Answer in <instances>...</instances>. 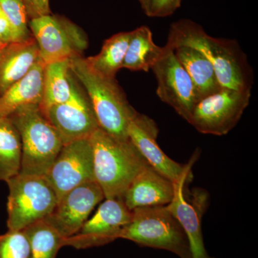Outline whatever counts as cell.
Here are the masks:
<instances>
[{
    "instance_id": "6da1fadb",
    "label": "cell",
    "mask_w": 258,
    "mask_h": 258,
    "mask_svg": "<svg viewBox=\"0 0 258 258\" xmlns=\"http://www.w3.org/2000/svg\"><path fill=\"white\" fill-rule=\"evenodd\" d=\"M166 46H189L202 52L210 61L222 88L252 90L254 74L247 55L235 40L209 35L201 25L189 19L171 24Z\"/></svg>"
},
{
    "instance_id": "7a4b0ae2",
    "label": "cell",
    "mask_w": 258,
    "mask_h": 258,
    "mask_svg": "<svg viewBox=\"0 0 258 258\" xmlns=\"http://www.w3.org/2000/svg\"><path fill=\"white\" fill-rule=\"evenodd\" d=\"M95 181L105 199L122 200L127 188L148 164L129 139L112 137L101 128L90 137Z\"/></svg>"
},
{
    "instance_id": "3957f363",
    "label": "cell",
    "mask_w": 258,
    "mask_h": 258,
    "mask_svg": "<svg viewBox=\"0 0 258 258\" xmlns=\"http://www.w3.org/2000/svg\"><path fill=\"white\" fill-rule=\"evenodd\" d=\"M70 66L87 93L100 128L115 138L128 139V123L137 111L129 103L115 78L97 72L83 56L71 59Z\"/></svg>"
},
{
    "instance_id": "277c9868",
    "label": "cell",
    "mask_w": 258,
    "mask_h": 258,
    "mask_svg": "<svg viewBox=\"0 0 258 258\" xmlns=\"http://www.w3.org/2000/svg\"><path fill=\"white\" fill-rule=\"evenodd\" d=\"M8 118L21 139L20 174L45 176L64 145L58 132L42 114L39 104L22 106Z\"/></svg>"
},
{
    "instance_id": "5b68a950",
    "label": "cell",
    "mask_w": 258,
    "mask_h": 258,
    "mask_svg": "<svg viewBox=\"0 0 258 258\" xmlns=\"http://www.w3.org/2000/svg\"><path fill=\"white\" fill-rule=\"evenodd\" d=\"M119 238L165 249L180 258H192L186 232L166 206L134 209L132 220L120 231Z\"/></svg>"
},
{
    "instance_id": "8992f818",
    "label": "cell",
    "mask_w": 258,
    "mask_h": 258,
    "mask_svg": "<svg viewBox=\"0 0 258 258\" xmlns=\"http://www.w3.org/2000/svg\"><path fill=\"white\" fill-rule=\"evenodd\" d=\"M8 230H22L45 220L53 211L58 198L44 176L19 173L6 181Z\"/></svg>"
},
{
    "instance_id": "52a82bcc",
    "label": "cell",
    "mask_w": 258,
    "mask_h": 258,
    "mask_svg": "<svg viewBox=\"0 0 258 258\" xmlns=\"http://www.w3.org/2000/svg\"><path fill=\"white\" fill-rule=\"evenodd\" d=\"M28 25L45 64L81 57L88 46L85 32L66 17L45 15L29 20Z\"/></svg>"
},
{
    "instance_id": "ba28073f",
    "label": "cell",
    "mask_w": 258,
    "mask_h": 258,
    "mask_svg": "<svg viewBox=\"0 0 258 258\" xmlns=\"http://www.w3.org/2000/svg\"><path fill=\"white\" fill-rule=\"evenodd\" d=\"M251 98V90L222 88L197 103L188 122L200 133L226 135L240 121Z\"/></svg>"
},
{
    "instance_id": "9c48e42d",
    "label": "cell",
    "mask_w": 258,
    "mask_h": 258,
    "mask_svg": "<svg viewBox=\"0 0 258 258\" xmlns=\"http://www.w3.org/2000/svg\"><path fill=\"white\" fill-rule=\"evenodd\" d=\"M42 114L58 132L63 144L89 139L100 128L87 93L74 75L71 98Z\"/></svg>"
},
{
    "instance_id": "30bf717a",
    "label": "cell",
    "mask_w": 258,
    "mask_h": 258,
    "mask_svg": "<svg viewBox=\"0 0 258 258\" xmlns=\"http://www.w3.org/2000/svg\"><path fill=\"white\" fill-rule=\"evenodd\" d=\"M164 47V54L151 69L157 80V94L188 122L198 102L195 87L174 50Z\"/></svg>"
},
{
    "instance_id": "8fae6325",
    "label": "cell",
    "mask_w": 258,
    "mask_h": 258,
    "mask_svg": "<svg viewBox=\"0 0 258 258\" xmlns=\"http://www.w3.org/2000/svg\"><path fill=\"white\" fill-rule=\"evenodd\" d=\"M57 198L80 185L94 181L93 152L90 139L64 144L45 176Z\"/></svg>"
},
{
    "instance_id": "7c38bea8",
    "label": "cell",
    "mask_w": 258,
    "mask_h": 258,
    "mask_svg": "<svg viewBox=\"0 0 258 258\" xmlns=\"http://www.w3.org/2000/svg\"><path fill=\"white\" fill-rule=\"evenodd\" d=\"M159 127L152 118L138 111L129 121L127 136L149 165L173 183L189 179L194 160L188 164L176 162L161 150L157 143Z\"/></svg>"
},
{
    "instance_id": "4fadbf2b",
    "label": "cell",
    "mask_w": 258,
    "mask_h": 258,
    "mask_svg": "<svg viewBox=\"0 0 258 258\" xmlns=\"http://www.w3.org/2000/svg\"><path fill=\"white\" fill-rule=\"evenodd\" d=\"M132 211L120 199H106L92 218L88 220L81 230L64 239V246L76 249L105 245L119 239L120 231L130 222Z\"/></svg>"
},
{
    "instance_id": "5bb4252c",
    "label": "cell",
    "mask_w": 258,
    "mask_h": 258,
    "mask_svg": "<svg viewBox=\"0 0 258 258\" xmlns=\"http://www.w3.org/2000/svg\"><path fill=\"white\" fill-rule=\"evenodd\" d=\"M105 199L96 181H88L61 197L45 221L64 238L77 233L87 221L93 209Z\"/></svg>"
},
{
    "instance_id": "9a60e30c",
    "label": "cell",
    "mask_w": 258,
    "mask_h": 258,
    "mask_svg": "<svg viewBox=\"0 0 258 258\" xmlns=\"http://www.w3.org/2000/svg\"><path fill=\"white\" fill-rule=\"evenodd\" d=\"M174 191V183L147 165L134 178L122 200L131 211L145 207L166 206L172 200Z\"/></svg>"
},
{
    "instance_id": "2e32d148",
    "label": "cell",
    "mask_w": 258,
    "mask_h": 258,
    "mask_svg": "<svg viewBox=\"0 0 258 258\" xmlns=\"http://www.w3.org/2000/svg\"><path fill=\"white\" fill-rule=\"evenodd\" d=\"M34 37L7 44L0 50V96L23 79L40 60Z\"/></svg>"
},
{
    "instance_id": "e0dca14e",
    "label": "cell",
    "mask_w": 258,
    "mask_h": 258,
    "mask_svg": "<svg viewBox=\"0 0 258 258\" xmlns=\"http://www.w3.org/2000/svg\"><path fill=\"white\" fill-rule=\"evenodd\" d=\"M188 179H182L175 184V191L172 200L166 208L176 217L183 227L191 248L192 258H211L208 255L204 244L201 228V217L205 205H200L203 200L198 205H193L186 201L184 198V187Z\"/></svg>"
},
{
    "instance_id": "ac0fdd59",
    "label": "cell",
    "mask_w": 258,
    "mask_h": 258,
    "mask_svg": "<svg viewBox=\"0 0 258 258\" xmlns=\"http://www.w3.org/2000/svg\"><path fill=\"white\" fill-rule=\"evenodd\" d=\"M45 66L40 59L23 79L0 96V120L8 118L22 106L40 103Z\"/></svg>"
},
{
    "instance_id": "d6986e66",
    "label": "cell",
    "mask_w": 258,
    "mask_h": 258,
    "mask_svg": "<svg viewBox=\"0 0 258 258\" xmlns=\"http://www.w3.org/2000/svg\"><path fill=\"white\" fill-rule=\"evenodd\" d=\"M174 51L192 81L198 101L222 88L213 66L200 51L189 46L176 47Z\"/></svg>"
},
{
    "instance_id": "ffe728a7",
    "label": "cell",
    "mask_w": 258,
    "mask_h": 258,
    "mask_svg": "<svg viewBox=\"0 0 258 258\" xmlns=\"http://www.w3.org/2000/svg\"><path fill=\"white\" fill-rule=\"evenodd\" d=\"M74 74L70 60L58 61L45 66L41 101L39 108L42 113L50 107L64 103L72 94Z\"/></svg>"
},
{
    "instance_id": "44dd1931",
    "label": "cell",
    "mask_w": 258,
    "mask_h": 258,
    "mask_svg": "<svg viewBox=\"0 0 258 258\" xmlns=\"http://www.w3.org/2000/svg\"><path fill=\"white\" fill-rule=\"evenodd\" d=\"M164 51L165 47L159 46L154 42L149 27H139L132 31L122 69L148 72L161 58Z\"/></svg>"
},
{
    "instance_id": "7402d4cb",
    "label": "cell",
    "mask_w": 258,
    "mask_h": 258,
    "mask_svg": "<svg viewBox=\"0 0 258 258\" xmlns=\"http://www.w3.org/2000/svg\"><path fill=\"white\" fill-rule=\"evenodd\" d=\"M132 31L115 34L103 42L98 55L86 57V61L97 72L108 78H115L122 69Z\"/></svg>"
},
{
    "instance_id": "603a6c76",
    "label": "cell",
    "mask_w": 258,
    "mask_h": 258,
    "mask_svg": "<svg viewBox=\"0 0 258 258\" xmlns=\"http://www.w3.org/2000/svg\"><path fill=\"white\" fill-rule=\"evenodd\" d=\"M20 134L10 118L0 120V181L18 175L21 169Z\"/></svg>"
},
{
    "instance_id": "cb8c5ba5",
    "label": "cell",
    "mask_w": 258,
    "mask_h": 258,
    "mask_svg": "<svg viewBox=\"0 0 258 258\" xmlns=\"http://www.w3.org/2000/svg\"><path fill=\"white\" fill-rule=\"evenodd\" d=\"M24 230L30 242V258H56L61 247H64L66 238L45 220L35 222Z\"/></svg>"
},
{
    "instance_id": "d4e9b609",
    "label": "cell",
    "mask_w": 258,
    "mask_h": 258,
    "mask_svg": "<svg viewBox=\"0 0 258 258\" xmlns=\"http://www.w3.org/2000/svg\"><path fill=\"white\" fill-rule=\"evenodd\" d=\"M31 247L25 230H8L0 235V258H30Z\"/></svg>"
},
{
    "instance_id": "484cf974",
    "label": "cell",
    "mask_w": 258,
    "mask_h": 258,
    "mask_svg": "<svg viewBox=\"0 0 258 258\" xmlns=\"http://www.w3.org/2000/svg\"><path fill=\"white\" fill-rule=\"evenodd\" d=\"M0 8L13 26L23 36H32L29 29V19L23 0H0Z\"/></svg>"
},
{
    "instance_id": "4316f807",
    "label": "cell",
    "mask_w": 258,
    "mask_h": 258,
    "mask_svg": "<svg viewBox=\"0 0 258 258\" xmlns=\"http://www.w3.org/2000/svg\"><path fill=\"white\" fill-rule=\"evenodd\" d=\"M182 0H153L147 13L150 18H166L171 16L181 7Z\"/></svg>"
},
{
    "instance_id": "83f0119b",
    "label": "cell",
    "mask_w": 258,
    "mask_h": 258,
    "mask_svg": "<svg viewBox=\"0 0 258 258\" xmlns=\"http://www.w3.org/2000/svg\"><path fill=\"white\" fill-rule=\"evenodd\" d=\"M25 37L13 26L8 17L0 8V40L5 44L23 41Z\"/></svg>"
},
{
    "instance_id": "f1b7e54d",
    "label": "cell",
    "mask_w": 258,
    "mask_h": 258,
    "mask_svg": "<svg viewBox=\"0 0 258 258\" xmlns=\"http://www.w3.org/2000/svg\"><path fill=\"white\" fill-rule=\"evenodd\" d=\"M29 20L51 14L50 0H23Z\"/></svg>"
},
{
    "instance_id": "f546056e",
    "label": "cell",
    "mask_w": 258,
    "mask_h": 258,
    "mask_svg": "<svg viewBox=\"0 0 258 258\" xmlns=\"http://www.w3.org/2000/svg\"><path fill=\"white\" fill-rule=\"evenodd\" d=\"M138 1L142 10H144V13H146L149 9V6L152 4L153 0H138Z\"/></svg>"
},
{
    "instance_id": "4dcf8cb0",
    "label": "cell",
    "mask_w": 258,
    "mask_h": 258,
    "mask_svg": "<svg viewBox=\"0 0 258 258\" xmlns=\"http://www.w3.org/2000/svg\"><path fill=\"white\" fill-rule=\"evenodd\" d=\"M5 45H7V44L4 43V42H2L1 40H0V50H1Z\"/></svg>"
}]
</instances>
